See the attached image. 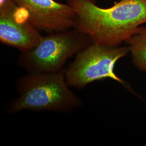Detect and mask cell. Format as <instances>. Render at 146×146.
<instances>
[{
    "label": "cell",
    "instance_id": "4",
    "mask_svg": "<svg viewBox=\"0 0 146 146\" xmlns=\"http://www.w3.org/2000/svg\"><path fill=\"white\" fill-rule=\"evenodd\" d=\"M128 47L108 46L92 43L76 55L67 68L65 76L70 87L84 88L95 81L109 78L125 86L115 73L116 63L128 53Z\"/></svg>",
    "mask_w": 146,
    "mask_h": 146
},
{
    "label": "cell",
    "instance_id": "5",
    "mask_svg": "<svg viewBox=\"0 0 146 146\" xmlns=\"http://www.w3.org/2000/svg\"><path fill=\"white\" fill-rule=\"evenodd\" d=\"M43 36L28 19L26 11L12 0H0V41L20 52L31 50Z\"/></svg>",
    "mask_w": 146,
    "mask_h": 146
},
{
    "label": "cell",
    "instance_id": "6",
    "mask_svg": "<svg viewBox=\"0 0 146 146\" xmlns=\"http://www.w3.org/2000/svg\"><path fill=\"white\" fill-rule=\"evenodd\" d=\"M26 11L28 19L39 31L51 33L75 28L76 14L68 4L55 0H12Z\"/></svg>",
    "mask_w": 146,
    "mask_h": 146
},
{
    "label": "cell",
    "instance_id": "3",
    "mask_svg": "<svg viewBox=\"0 0 146 146\" xmlns=\"http://www.w3.org/2000/svg\"><path fill=\"white\" fill-rule=\"evenodd\" d=\"M92 43L88 34L76 28L51 33L42 37L35 47L21 52L17 64L28 73L58 71L69 58Z\"/></svg>",
    "mask_w": 146,
    "mask_h": 146
},
{
    "label": "cell",
    "instance_id": "1",
    "mask_svg": "<svg viewBox=\"0 0 146 146\" xmlns=\"http://www.w3.org/2000/svg\"><path fill=\"white\" fill-rule=\"evenodd\" d=\"M76 14L75 28L88 34L93 43L119 46L146 23V0H120L110 8L95 0H67Z\"/></svg>",
    "mask_w": 146,
    "mask_h": 146
},
{
    "label": "cell",
    "instance_id": "7",
    "mask_svg": "<svg viewBox=\"0 0 146 146\" xmlns=\"http://www.w3.org/2000/svg\"><path fill=\"white\" fill-rule=\"evenodd\" d=\"M125 42L134 64L139 70L146 72V27H140Z\"/></svg>",
    "mask_w": 146,
    "mask_h": 146
},
{
    "label": "cell",
    "instance_id": "2",
    "mask_svg": "<svg viewBox=\"0 0 146 146\" xmlns=\"http://www.w3.org/2000/svg\"><path fill=\"white\" fill-rule=\"evenodd\" d=\"M18 97L13 100L8 110L68 113L80 108L83 103L70 89L65 68L54 72L28 73L16 84Z\"/></svg>",
    "mask_w": 146,
    "mask_h": 146
}]
</instances>
